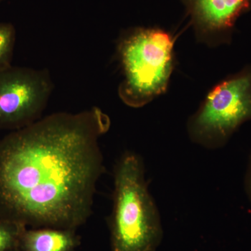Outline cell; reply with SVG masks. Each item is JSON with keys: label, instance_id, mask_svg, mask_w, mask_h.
I'll list each match as a JSON object with an SVG mask.
<instances>
[{"label": "cell", "instance_id": "11", "mask_svg": "<svg viewBox=\"0 0 251 251\" xmlns=\"http://www.w3.org/2000/svg\"><path fill=\"white\" fill-rule=\"evenodd\" d=\"M10 251H20V249L18 248H16V249H13V250Z\"/></svg>", "mask_w": 251, "mask_h": 251}, {"label": "cell", "instance_id": "1", "mask_svg": "<svg viewBox=\"0 0 251 251\" xmlns=\"http://www.w3.org/2000/svg\"><path fill=\"white\" fill-rule=\"evenodd\" d=\"M110 125L92 107L52 114L0 140V219L34 228L85 224L104 171L99 140Z\"/></svg>", "mask_w": 251, "mask_h": 251}, {"label": "cell", "instance_id": "4", "mask_svg": "<svg viewBox=\"0 0 251 251\" xmlns=\"http://www.w3.org/2000/svg\"><path fill=\"white\" fill-rule=\"evenodd\" d=\"M251 120V65L214 86L188 119L190 139L202 148L225 146L236 130Z\"/></svg>", "mask_w": 251, "mask_h": 251}, {"label": "cell", "instance_id": "8", "mask_svg": "<svg viewBox=\"0 0 251 251\" xmlns=\"http://www.w3.org/2000/svg\"><path fill=\"white\" fill-rule=\"evenodd\" d=\"M12 24L0 23V71L11 67L16 39Z\"/></svg>", "mask_w": 251, "mask_h": 251}, {"label": "cell", "instance_id": "7", "mask_svg": "<svg viewBox=\"0 0 251 251\" xmlns=\"http://www.w3.org/2000/svg\"><path fill=\"white\" fill-rule=\"evenodd\" d=\"M80 244L74 229L39 227L23 231L18 249L21 251H73Z\"/></svg>", "mask_w": 251, "mask_h": 251}, {"label": "cell", "instance_id": "5", "mask_svg": "<svg viewBox=\"0 0 251 251\" xmlns=\"http://www.w3.org/2000/svg\"><path fill=\"white\" fill-rule=\"evenodd\" d=\"M52 90L46 69L11 66L0 71V129L13 131L40 120Z\"/></svg>", "mask_w": 251, "mask_h": 251}, {"label": "cell", "instance_id": "2", "mask_svg": "<svg viewBox=\"0 0 251 251\" xmlns=\"http://www.w3.org/2000/svg\"><path fill=\"white\" fill-rule=\"evenodd\" d=\"M112 251H156L163 239L159 211L149 192L139 155L126 152L114 173Z\"/></svg>", "mask_w": 251, "mask_h": 251}, {"label": "cell", "instance_id": "10", "mask_svg": "<svg viewBox=\"0 0 251 251\" xmlns=\"http://www.w3.org/2000/svg\"><path fill=\"white\" fill-rule=\"evenodd\" d=\"M244 186H245V191L247 193V197L251 203V153L250 158H249V163H248Z\"/></svg>", "mask_w": 251, "mask_h": 251}, {"label": "cell", "instance_id": "6", "mask_svg": "<svg viewBox=\"0 0 251 251\" xmlns=\"http://www.w3.org/2000/svg\"><path fill=\"white\" fill-rule=\"evenodd\" d=\"M196 39L210 47L228 44L236 23L251 9V0H181Z\"/></svg>", "mask_w": 251, "mask_h": 251}, {"label": "cell", "instance_id": "3", "mask_svg": "<svg viewBox=\"0 0 251 251\" xmlns=\"http://www.w3.org/2000/svg\"><path fill=\"white\" fill-rule=\"evenodd\" d=\"M175 38L156 27H135L124 33L117 45L123 80L122 101L139 108L166 92L175 67Z\"/></svg>", "mask_w": 251, "mask_h": 251}, {"label": "cell", "instance_id": "9", "mask_svg": "<svg viewBox=\"0 0 251 251\" xmlns=\"http://www.w3.org/2000/svg\"><path fill=\"white\" fill-rule=\"evenodd\" d=\"M25 228L17 223L0 219V251H10L18 248L20 238Z\"/></svg>", "mask_w": 251, "mask_h": 251}]
</instances>
